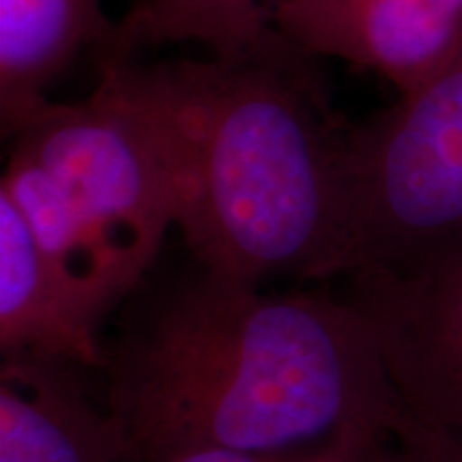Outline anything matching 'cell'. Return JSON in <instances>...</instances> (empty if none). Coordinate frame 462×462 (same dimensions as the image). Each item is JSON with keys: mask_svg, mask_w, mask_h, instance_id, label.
<instances>
[{"mask_svg": "<svg viewBox=\"0 0 462 462\" xmlns=\"http://www.w3.org/2000/svg\"><path fill=\"white\" fill-rule=\"evenodd\" d=\"M101 371L135 462L201 449L385 456L404 420L349 298L265 293L201 268L120 326Z\"/></svg>", "mask_w": 462, "mask_h": 462, "instance_id": "6da1fadb", "label": "cell"}, {"mask_svg": "<svg viewBox=\"0 0 462 462\" xmlns=\"http://www.w3.org/2000/svg\"><path fill=\"white\" fill-rule=\"evenodd\" d=\"M99 78L146 120L171 178L173 229L221 279L343 276V157L310 58L279 39L210 60L103 62Z\"/></svg>", "mask_w": 462, "mask_h": 462, "instance_id": "7a4b0ae2", "label": "cell"}, {"mask_svg": "<svg viewBox=\"0 0 462 462\" xmlns=\"http://www.w3.org/2000/svg\"><path fill=\"white\" fill-rule=\"evenodd\" d=\"M0 190L103 317L142 285L176 223L171 178L146 120L99 78L11 137Z\"/></svg>", "mask_w": 462, "mask_h": 462, "instance_id": "3957f363", "label": "cell"}, {"mask_svg": "<svg viewBox=\"0 0 462 462\" xmlns=\"http://www.w3.org/2000/svg\"><path fill=\"white\" fill-rule=\"evenodd\" d=\"M462 248V45L343 157V276L404 274Z\"/></svg>", "mask_w": 462, "mask_h": 462, "instance_id": "277c9868", "label": "cell"}, {"mask_svg": "<svg viewBox=\"0 0 462 462\" xmlns=\"http://www.w3.org/2000/svg\"><path fill=\"white\" fill-rule=\"evenodd\" d=\"M402 413L462 437V248L404 274L349 276Z\"/></svg>", "mask_w": 462, "mask_h": 462, "instance_id": "5b68a950", "label": "cell"}, {"mask_svg": "<svg viewBox=\"0 0 462 462\" xmlns=\"http://www.w3.org/2000/svg\"><path fill=\"white\" fill-rule=\"evenodd\" d=\"M268 17L302 54L377 73L398 95L424 84L462 45V0H273Z\"/></svg>", "mask_w": 462, "mask_h": 462, "instance_id": "8992f818", "label": "cell"}, {"mask_svg": "<svg viewBox=\"0 0 462 462\" xmlns=\"http://www.w3.org/2000/svg\"><path fill=\"white\" fill-rule=\"evenodd\" d=\"M103 317L45 255L24 215L0 190V354L101 368Z\"/></svg>", "mask_w": 462, "mask_h": 462, "instance_id": "52a82bcc", "label": "cell"}, {"mask_svg": "<svg viewBox=\"0 0 462 462\" xmlns=\"http://www.w3.org/2000/svg\"><path fill=\"white\" fill-rule=\"evenodd\" d=\"M37 357L0 362V462H135L125 429L78 381Z\"/></svg>", "mask_w": 462, "mask_h": 462, "instance_id": "ba28073f", "label": "cell"}, {"mask_svg": "<svg viewBox=\"0 0 462 462\" xmlns=\"http://www.w3.org/2000/svg\"><path fill=\"white\" fill-rule=\"evenodd\" d=\"M116 22L103 0H0V126L14 137L51 103L84 50L103 56Z\"/></svg>", "mask_w": 462, "mask_h": 462, "instance_id": "9c48e42d", "label": "cell"}, {"mask_svg": "<svg viewBox=\"0 0 462 462\" xmlns=\"http://www.w3.org/2000/svg\"><path fill=\"white\" fill-rule=\"evenodd\" d=\"M273 0H135L116 28L103 62H125L142 50L195 42L215 58H242L281 39L270 24Z\"/></svg>", "mask_w": 462, "mask_h": 462, "instance_id": "30bf717a", "label": "cell"}, {"mask_svg": "<svg viewBox=\"0 0 462 462\" xmlns=\"http://www.w3.org/2000/svg\"><path fill=\"white\" fill-rule=\"evenodd\" d=\"M390 462H462V437L439 432L404 420Z\"/></svg>", "mask_w": 462, "mask_h": 462, "instance_id": "8fae6325", "label": "cell"}, {"mask_svg": "<svg viewBox=\"0 0 462 462\" xmlns=\"http://www.w3.org/2000/svg\"><path fill=\"white\" fill-rule=\"evenodd\" d=\"M385 456H374L356 448H326L291 454L236 452V449H201L171 462H383Z\"/></svg>", "mask_w": 462, "mask_h": 462, "instance_id": "7c38bea8", "label": "cell"}]
</instances>
